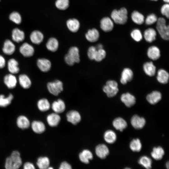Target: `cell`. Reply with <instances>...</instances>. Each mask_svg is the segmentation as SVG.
Instances as JSON below:
<instances>
[{"label": "cell", "instance_id": "cell-12", "mask_svg": "<svg viewBox=\"0 0 169 169\" xmlns=\"http://www.w3.org/2000/svg\"><path fill=\"white\" fill-rule=\"evenodd\" d=\"M121 101L127 107L133 105L136 102V98L134 96L129 93L123 94L120 97Z\"/></svg>", "mask_w": 169, "mask_h": 169}, {"label": "cell", "instance_id": "cell-17", "mask_svg": "<svg viewBox=\"0 0 169 169\" xmlns=\"http://www.w3.org/2000/svg\"><path fill=\"white\" fill-rule=\"evenodd\" d=\"M30 38L31 41L36 44H40L43 41L44 36L43 33L38 30H35L31 33Z\"/></svg>", "mask_w": 169, "mask_h": 169}, {"label": "cell", "instance_id": "cell-50", "mask_svg": "<svg viewBox=\"0 0 169 169\" xmlns=\"http://www.w3.org/2000/svg\"><path fill=\"white\" fill-rule=\"evenodd\" d=\"M71 168L70 165L66 161L62 162L59 167L60 169H70Z\"/></svg>", "mask_w": 169, "mask_h": 169}, {"label": "cell", "instance_id": "cell-25", "mask_svg": "<svg viewBox=\"0 0 169 169\" xmlns=\"http://www.w3.org/2000/svg\"><path fill=\"white\" fill-rule=\"evenodd\" d=\"M53 110L57 113H61L65 110V105L64 101L61 99H58L54 101L52 105Z\"/></svg>", "mask_w": 169, "mask_h": 169}, {"label": "cell", "instance_id": "cell-54", "mask_svg": "<svg viewBox=\"0 0 169 169\" xmlns=\"http://www.w3.org/2000/svg\"><path fill=\"white\" fill-rule=\"evenodd\" d=\"M169 162L168 161L166 163V168H167V169H169Z\"/></svg>", "mask_w": 169, "mask_h": 169}, {"label": "cell", "instance_id": "cell-34", "mask_svg": "<svg viewBox=\"0 0 169 169\" xmlns=\"http://www.w3.org/2000/svg\"><path fill=\"white\" fill-rule=\"evenodd\" d=\"M93 157L92 153L88 150H84L79 154V158L81 161L86 164L89 163V160H91Z\"/></svg>", "mask_w": 169, "mask_h": 169}, {"label": "cell", "instance_id": "cell-56", "mask_svg": "<svg viewBox=\"0 0 169 169\" xmlns=\"http://www.w3.org/2000/svg\"><path fill=\"white\" fill-rule=\"evenodd\" d=\"M151 0L155 1H157L158 0Z\"/></svg>", "mask_w": 169, "mask_h": 169}, {"label": "cell", "instance_id": "cell-46", "mask_svg": "<svg viewBox=\"0 0 169 169\" xmlns=\"http://www.w3.org/2000/svg\"><path fill=\"white\" fill-rule=\"evenodd\" d=\"M132 38L136 42L140 41L142 39V36L141 31L138 29H134L131 33Z\"/></svg>", "mask_w": 169, "mask_h": 169}, {"label": "cell", "instance_id": "cell-13", "mask_svg": "<svg viewBox=\"0 0 169 169\" xmlns=\"http://www.w3.org/2000/svg\"><path fill=\"white\" fill-rule=\"evenodd\" d=\"M95 153L100 158L105 159L109 154V151L106 146L104 144H100L96 147Z\"/></svg>", "mask_w": 169, "mask_h": 169}, {"label": "cell", "instance_id": "cell-48", "mask_svg": "<svg viewBox=\"0 0 169 169\" xmlns=\"http://www.w3.org/2000/svg\"><path fill=\"white\" fill-rule=\"evenodd\" d=\"M96 48L93 46L90 47L88 50V56L91 60H94L95 54L97 51Z\"/></svg>", "mask_w": 169, "mask_h": 169}, {"label": "cell", "instance_id": "cell-19", "mask_svg": "<svg viewBox=\"0 0 169 169\" xmlns=\"http://www.w3.org/2000/svg\"><path fill=\"white\" fill-rule=\"evenodd\" d=\"M133 77V73L130 69H124L121 73L120 82L123 84H125L127 82L131 81Z\"/></svg>", "mask_w": 169, "mask_h": 169}, {"label": "cell", "instance_id": "cell-20", "mask_svg": "<svg viewBox=\"0 0 169 169\" xmlns=\"http://www.w3.org/2000/svg\"><path fill=\"white\" fill-rule=\"evenodd\" d=\"M18 63L14 59H9L7 63L8 69L10 73L15 74L18 73L19 71Z\"/></svg>", "mask_w": 169, "mask_h": 169}, {"label": "cell", "instance_id": "cell-45", "mask_svg": "<svg viewBox=\"0 0 169 169\" xmlns=\"http://www.w3.org/2000/svg\"><path fill=\"white\" fill-rule=\"evenodd\" d=\"M105 51L103 49H97L94 58V60L97 62H100L105 57Z\"/></svg>", "mask_w": 169, "mask_h": 169}, {"label": "cell", "instance_id": "cell-8", "mask_svg": "<svg viewBox=\"0 0 169 169\" xmlns=\"http://www.w3.org/2000/svg\"><path fill=\"white\" fill-rule=\"evenodd\" d=\"M3 81L5 85L9 89H13L15 87L17 83V78L14 74L11 73L4 76Z\"/></svg>", "mask_w": 169, "mask_h": 169}, {"label": "cell", "instance_id": "cell-16", "mask_svg": "<svg viewBox=\"0 0 169 169\" xmlns=\"http://www.w3.org/2000/svg\"><path fill=\"white\" fill-rule=\"evenodd\" d=\"M99 33L97 29L93 28L89 30L85 34L86 39L90 42H94L99 39Z\"/></svg>", "mask_w": 169, "mask_h": 169}, {"label": "cell", "instance_id": "cell-6", "mask_svg": "<svg viewBox=\"0 0 169 169\" xmlns=\"http://www.w3.org/2000/svg\"><path fill=\"white\" fill-rule=\"evenodd\" d=\"M49 91L52 94L58 95L63 90V84L59 80H56L54 82H49L47 84Z\"/></svg>", "mask_w": 169, "mask_h": 169}, {"label": "cell", "instance_id": "cell-43", "mask_svg": "<svg viewBox=\"0 0 169 169\" xmlns=\"http://www.w3.org/2000/svg\"><path fill=\"white\" fill-rule=\"evenodd\" d=\"M69 0H56L55 2L56 7L60 10H65L69 7Z\"/></svg>", "mask_w": 169, "mask_h": 169}, {"label": "cell", "instance_id": "cell-32", "mask_svg": "<svg viewBox=\"0 0 169 169\" xmlns=\"http://www.w3.org/2000/svg\"><path fill=\"white\" fill-rule=\"evenodd\" d=\"M33 130L35 132L40 134L44 132L45 129L44 124L41 121H33L31 125Z\"/></svg>", "mask_w": 169, "mask_h": 169}, {"label": "cell", "instance_id": "cell-27", "mask_svg": "<svg viewBox=\"0 0 169 169\" xmlns=\"http://www.w3.org/2000/svg\"><path fill=\"white\" fill-rule=\"evenodd\" d=\"M47 120L50 126L54 127L58 124L60 120V117L57 113H53L47 116Z\"/></svg>", "mask_w": 169, "mask_h": 169}, {"label": "cell", "instance_id": "cell-31", "mask_svg": "<svg viewBox=\"0 0 169 169\" xmlns=\"http://www.w3.org/2000/svg\"><path fill=\"white\" fill-rule=\"evenodd\" d=\"M143 69L145 73L150 76H153L156 73V67L151 62L145 63L143 65Z\"/></svg>", "mask_w": 169, "mask_h": 169}, {"label": "cell", "instance_id": "cell-37", "mask_svg": "<svg viewBox=\"0 0 169 169\" xmlns=\"http://www.w3.org/2000/svg\"><path fill=\"white\" fill-rule=\"evenodd\" d=\"M131 18L134 22L139 25L143 24L145 20L143 15L137 11H134L132 12Z\"/></svg>", "mask_w": 169, "mask_h": 169}, {"label": "cell", "instance_id": "cell-57", "mask_svg": "<svg viewBox=\"0 0 169 169\" xmlns=\"http://www.w3.org/2000/svg\"></svg>", "mask_w": 169, "mask_h": 169}, {"label": "cell", "instance_id": "cell-47", "mask_svg": "<svg viewBox=\"0 0 169 169\" xmlns=\"http://www.w3.org/2000/svg\"><path fill=\"white\" fill-rule=\"evenodd\" d=\"M157 19L155 14H151L147 17L145 20V23L148 25H151L156 22Z\"/></svg>", "mask_w": 169, "mask_h": 169}, {"label": "cell", "instance_id": "cell-38", "mask_svg": "<svg viewBox=\"0 0 169 169\" xmlns=\"http://www.w3.org/2000/svg\"><path fill=\"white\" fill-rule=\"evenodd\" d=\"M13 98V96L10 94L7 97L3 94L0 95V107H6L9 105Z\"/></svg>", "mask_w": 169, "mask_h": 169}, {"label": "cell", "instance_id": "cell-44", "mask_svg": "<svg viewBox=\"0 0 169 169\" xmlns=\"http://www.w3.org/2000/svg\"><path fill=\"white\" fill-rule=\"evenodd\" d=\"M9 19L17 24H20L22 22V18L20 14L17 12H13L9 15Z\"/></svg>", "mask_w": 169, "mask_h": 169}, {"label": "cell", "instance_id": "cell-2", "mask_svg": "<svg viewBox=\"0 0 169 169\" xmlns=\"http://www.w3.org/2000/svg\"><path fill=\"white\" fill-rule=\"evenodd\" d=\"M111 17L115 23L124 24L126 23L128 18L127 11L125 8H122L119 10L115 9L112 12Z\"/></svg>", "mask_w": 169, "mask_h": 169}, {"label": "cell", "instance_id": "cell-24", "mask_svg": "<svg viewBox=\"0 0 169 169\" xmlns=\"http://www.w3.org/2000/svg\"><path fill=\"white\" fill-rule=\"evenodd\" d=\"M147 54L148 57L154 60L158 59L160 56V52L159 49L156 46L150 47L148 49Z\"/></svg>", "mask_w": 169, "mask_h": 169}, {"label": "cell", "instance_id": "cell-22", "mask_svg": "<svg viewBox=\"0 0 169 169\" xmlns=\"http://www.w3.org/2000/svg\"><path fill=\"white\" fill-rule=\"evenodd\" d=\"M161 98V93L158 91H153L147 95L146 100L151 104L154 105L158 103Z\"/></svg>", "mask_w": 169, "mask_h": 169}, {"label": "cell", "instance_id": "cell-4", "mask_svg": "<svg viewBox=\"0 0 169 169\" xmlns=\"http://www.w3.org/2000/svg\"><path fill=\"white\" fill-rule=\"evenodd\" d=\"M156 28L162 38L165 40H168L169 38V26L166 25L165 19L160 17L156 21Z\"/></svg>", "mask_w": 169, "mask_h": 169}, {"label": "cell", "instance_id": "cell-5", "mask_svg": "<svg viewBox=\"0 0 169 169\" xmlns=\"http://www.w3.org/2000/svg\"><path fill=\"white\" fill-rule=\"evenodd\" d=\"M103 90L108 97H112L114 96L119 91L117 82L113 80L107 81L103 88Z\"/></svg>", "mask_w": 169, "mask_h": 169}, {"label": "cell", "instance_id": "cell-21", "mask_svg": "<svg viewBox=\"0 0 169 169\" xmlns=\"http://www.w3.org/2000/svg\"><path fill=\"white\" fill-rule=\"evenodd\" d=\"M12 37L13 41L17 43H20L24 40L25 34L23 31L16 28L12 31Z\"/></svg>", "mask_w": 169, "mask_h": 169}, {"label": "cell", "instance_id": "cell-18", "mask_svg": "<svg viewBox=\"0 0 169 169\" xmlns=\"http://www.w3.org/2000/svg\"><path fill=\"white\" fill-rule=\"evenodd\" d=\"M66 25L69 30L73 33L77 32L80 26L79 21L75 18H71L68 19L67 21Z\"/></svg>", "mask_w": 169, "mask_h": 169}, {"label": "cell", "instance_id": "cell-41", "mask_svg": "<svg viewBox=\"0 0 169 169\" xmlns=\"http://www.w3.org/2000/svg\"><path fill=\"white\" fill-rule=\"evenodd\" d=\"M130 148L133 151L139 152L141 150L142 145L139 139H133L130 145Z\"/></svg>", "mask_w": 169, "mask_h": 169}, {"label": "cell", "instance_id": "cell-3", "mask_svg": "<svg viewBox=\"0 0 169 169\" xmlns=\"http://www.w3.org/2000/svg\"><path fill=\"white\" fill-rule=\"evenodd\" d=\"M64 59L66 63L70 66L73 65L75 63H79L80 59L78 48L75 46L71 47Z\"/></svg>", "mask_w": 169, "mask_h": 169}, {"label": "cell", "instance_id": "cell-11", "mask_svg": "<svg viewBox=\"0 0 169 169\" xmlns=\"http://www.w3.org/2000/svg\"><path fill=\"white\" fill-rule=\"evenodd\" d=\"M37 64L39 69L43 72H47L50 69L51 64L48 59L45 58L38 59L37 62Z\"/></svg>", "mask_w": 169, "mask_h": 169}, {"label": "cell", "instance_id": "cell-49", "mask_svg": "<svg viewBox=\"0 0 169 169\" xmlns=\"http://www.w3.org/2000/svg\"><path fill=\"white\" fill-rule=\"evenodd\" d=\"M162 14L168 18L169 17V5L168 3L164 4L161 8Z\"/></svg>", "mask_w": 169, "mask_h": 169}, {"label": "cell", "instance_id": "cell-55", "mask_svg": "<svg viewBox=\"0 0 169 169\" xmlns=\"http://www.w3.org/2000/svg\"><path fill=\"white\" fill-rule=\"evenodd\" d=\"M163 1L165 3H168L169 2V0H163Z\"/></svg>", "mask_w": 169, "mask_h": 169}, {"label": "cell", "instance_id": "cell-1", "mask_svg": "<svg viewBox=\"0 0 169 169\" xmlns=\"http://www.w3.org/2000/svg\"><path fill=\"white\" fill-rule=\"evenodd\" d=\"M22 164L20 153L17 151H14L11 155L6 159L5 166L7 169H17Z\"/></svg>", "mask_w": 169, "mask_h": 169}, {"label": "cell", "instance_id": "cell-53", "mask_svg": "<svg viewBox=\"0 0 169 169\" xmlns=\"http://www.w3.org/2000/svg\"><path fill=\"white\" fill-rule=\"evenodd\" d=\"M96 48L97 49H103V46L102 44H99L97 45V47H96Z\"/></svg>", "mask_w": 169, "mask_h": 169}, {"label": "cell", "instance_id": "cell-10", "mask_svg": "<svg viewBox=\"0 0 169 169\" xmlns=\"http://www.w3.org/2000/svg\"><path fill=\"white\" fill-rule=\"evenodd\" d=\"M131 123L135 129H139L144 127L146 124V120L142 117H140L137 115H135L131 119Z\"/></svg>", "mask_w": 169, "mask_h": 169}, {"label": "cell", "instance_id": "cell-28", "mask_svg": "<svg viewBox=\"0 0 169 169\" xmlns=\"http://www.w3.org/2000/svg\"><path fill=\"white\" fill-rule=\"evenodd\" d=\"M59 46V43L57 39L52 37L49 38L46 44V47L49 51L54 52L57 50Z\"/></svg>", "mask_w": 169, "mask_h": 169}, {"label": "cell", "instance_id": "cell-40", "mask_svg": "<svg viewBox=\"0 0 169 169\" xmlns=\"http://www.w3.org/2000/svg\"><path fill=\"white\" fill-rule=\"evenodd\" d=\"M37 164L40 169L47 168L49 165V159L46 157H40L38 159Z\"/></svg>", "mask_w": 169, "mask_h": 169}, {"label": "cell", "instance_id": "cell-42", "mask_svg": "<svg viewBox=\"0 0 169 169\" xmlns=\"http://www.w3.org/2000/svg\"><path fill=\"white\" fill-rule=\"evenodd\" d=\"M138 163L146 169H149L151 168L152 160L147 156L141 157L139 160Z\"/></svg>", "mask_w": 169, "mask_h": 169}, {"label": "cell", "instance_id": "cell-26", "mask_svg": "<svg viewBox=\"0 0 169 169\" xmlns=\"http://www.w3.org/2000/svg\"><path fill=\"white\" fill-rule=\"evenodd\" d=\"M113 125L117 130L122 131L127 126L126 121L122 118L118 117L115 119L113 122Z\"/></svg>", "mask_w": 169, "mask_h": 169}, {"label": "cell", "instance_id": "cell-39", "mask_svg": "<svg viewBox=\"0 0 169 169\" xmlns=\"http://www.w3.org/2000/svg\"><path fill=\"white\" fill-rule=\"evenodd\" d=\"M37 106L39 110L41 111H45L49 109L50 104L47 99L43 98L38 101Z\"/></svg>", "mask_w": 169, "mask_h": 169}, {"label": "cell", "instance_id": "cell-36", "mask_svg": "<svg viewBox=\"0 0 169 169\" xmlns=\"http://www.w3.org/2000/svg\"><path fill=\"white\" fill-rule=\"evenodd\" d=\"M116 138L115 133L111 130L106 131L104 134V138L105 141L109 144H112L115 142Z\"/></svg>", "mask_w": 169, "mask_h": 169}, {"label": "cell", "instance_id": "cell-33", "mask_svg": "<svg viewBox=\"0 0 169 169\" xmlns=\"http://www.w3.org/2000/svg\"><path fill=\"white\" fill-rule=\"evenodd\" d=\"M17 124L18 127L22 129L28 128L30 125L29 120L26 116L23 115H21L18 117Z\"/></svg>", "mask_w": 169, "mask_h": 169}, {"label": "cell", "instance_id": "cell-14", "mask_svg": "<svg viewBox=\"0 0 169 169\" xmlns=\"http://www.w3.org/2000/svg\"><path fill=\"white\" fill-rule=\"evenodd\" d=\"M67 120L74 125L77 124L81 120V116L79 113L76 111L71 110L69 111L66 115Z\"/></svg>", "mask_w": 169, "mask_h": 169}, {"label": "cell", "instance_id": "cell-23", "mask_svg": "<svg viewBox=\"0 0 169 169\" xmlns=\"http://www.w3.org/2000/svg\"><path fill=\"white\" fill-rule=\"evenodd\" d=\"M18 81L20 86L23 89H28L31 85L32 82L30 79L25 74H20L18 77Z\"/></svg>", "mask_w": 169, "mask_h": 169}, {"label": "cell", "instance_id": "cell-51", "mask_svg": "<svg viewBox=\"0 0 169 169\" xmlns=\"http://www.w3.org/2000/svg\"><path fill=\"white\" fill-rule=\"evenodd\" d=\"M23 168L24 169H34L35 167L31 163L27 162L25 163L24 166Z\"/></svg>", "mask_w": 169, "mask_h": 169}, {"label": "cell", "instance_id": "cell-30", "mask_svg": "<svg viewBox=\"0 0 169 169\" xmlns=\"http://www.w3.org/2000/svg\"><path fill=\"white\" fill-rule=\"evenodd\" d=\"M169 75L168 73L163 69H159L157 72V79L160 83L165 84L168 81Z\"/></svg>", "mask_w": 169, "mask_h": 169}, {"label": "cell", "instance_id": "cell-29", "mask_svg": "<svg viewBox=\"0 0 169 169\" xmlns=\"http://www.w3.org/2000/svg\"><path fill=\"white\" fill-rule=\"evenodd\" d=\"M156 33V30L153 28H150L145 30L144 33V38L146 40L151 43L155 40Z\"/></svg>", "mask_w": 169, "mask_h": 169}, {"label": "cell", "instance_id": "cell-15", "mask_svg": "<svg viewBox=\"0 0 169 169\" xmlns=\"http://www.w3.org/2000/svg\"><path fill=\"white\" fill-rule=\"evenodd\" d=\"M15 50V46L13 43L9 39L6 40L2 49L3 53L8 55H11L14 52Z\"/></svg>", "mask_w": 169, "mask_h": 169}, {"label": "cell", "instance_id": "cell-7", "mask_svg": "<svg viewBox=\"0 0 169 169\" xmlns=\"http://www.w3.org/2000/svg\"><path fill=\"white\" fill-rule=\"evenodd\" d=\"M19 50L23 56L26 57L32 56L34 53V48L27 43H23L20 47Z\"/></svg>", "mask_w": 169, "mask_h": 169}, {"label": "cell", "instance_id": "cell-52", "mask_svg": "<svg viewBox=\"0 0 169 169\" xmlns=\"http://www.w3.org/2000/svg\"><path fill=\"white\" fill-rule=\"evenodd\" d=\"M6 65V61L4 57L0 55V69L3 68Z\"/></svg>", "mask_w": 169, "mask_h": 169}, {"label": "cell", "instance_id": "cell-9", "mask_svg": "<svg viewBox=\"0 0 169 169\" xmlns=\"http://www.w3.org/2000/svg\"><path fill=\"white\" fill-rule=\"evenodd\" d=\"M114 27L113 21L109 17H105L100 21V27L101 29L105 32L111 31Z\"/></svg>", "mask_w": 169, "mask_h": 169}, {"label": "cell", "instance_id": "cell-35", "mask_svg": "<svg viewBox=\"0 0 169 169\" xmlns=\"http://www.w3.org/2000/svg\"><path fill=\"white\" fill-rule=\"evenodd\" d=\"M164 154V151L161 146L157 147H154L151 153L152 157L155 160H161Z\"/></svg>", "mask_w": 169, "mask_h": 169}]
</instances>
